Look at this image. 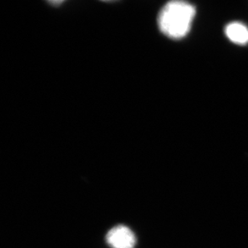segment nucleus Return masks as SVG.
Here are the masks:
<instances>
[{
	"label": "nucleus",
	"instance_id": "nucleus-3",
	"mask_svg": "<svg viewBox=\"0 0 248 248\" xmlns=\"http://www.w3.org/2000/svg\"><path fill=\"white\" fill-rule=\"evenodd\" d=\"M225 32L231 41L237 45L248 43V28L239 22H232L226 27Z\"/></svg>",
	"mask_w": 248,
	"mask_h": 248
},
{
	"label": "nucleus",
	"instance_id": "nucleus-2",
	"mask_svg": "<svg viewBox=\"0 0 248 248\" xmlns=\"http://www.w3.org/2000/svg\"><path fill=\"white\" fill-rule=\"evenodd\" d=\"M106 241L111 248H134L137 238L129 227L119 224L112 227L107 232Z\"/></svg>",
	"mask_w": 248,
	"mask_h": 248
},
{
	"label": "nucleus",
	"instance_id": "nucleus-1",
	"mask_svg": "<svg viewBox=\"0 0 248 248\" xmlns=\"http://www.w3.org/2000/svg\"><path fill=\"white\" fill-rule=\"evenodd\" d=\"M196 10L183 1H172L165 5L158 17L160 30L172 39L185 37L190 31Z\"/></svg>",
	"mask_w": 248,
	"mask_h": 248
}]
</instances>
